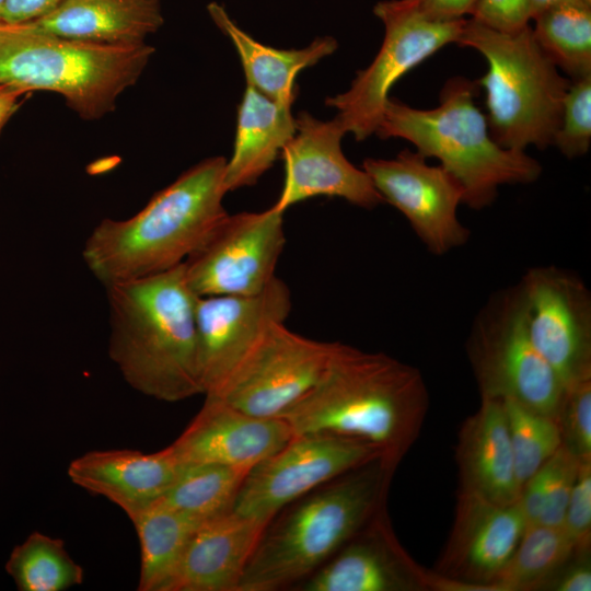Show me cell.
<instances>
[{
    "label": "cell",
    "instance_id": "17",
    "mask_svg": "<svg viewBox=\"0 0 591 591\" xmlns=\"http://www.w3.org/2000/svg\"><path fill=\"white\" fill-rule=\"evenodd\" d=\"M346 135L340 123L321 120L308 112L296 118V132L283 147L285 178L274 206H290L317 196L337 197L366 209L384 202L370 176L347 160L341 150Z\"/></svg>",
    "mask_w": 591,
    "mask_h": 591
},
{
    "label": "cell",
    "instance_id": "40",
    "mask_svg": "<svg viewBox=\"0 0 591 591\" xmlns=\"http://www.w3.org/2000/svg\"><path fill=\"white\" fill-rule=\"evenodd\" d=\"M23 90L0 84V131L7 120L15 113L21 105L23 96L26 95Z\"/></svg>",
    "mask_w": 591,
    "mask_h": 591
},
{
    "label": "cell",
    "instance_id": "19",
    "mask_svg": "<svg viewBox=\"0 0 591 591\" xmlns=\"http://www.w3.org/2000/svg\"><path fill=\"white\" fill-rule=\"evenodd\" d=\"M294 433L282 418H264L206 397L182 434L169 445L184 465L220 464L251 470L283 448Z\"/></svg>",
    "mask_w": 591,
    "mask_h": 591
},
{
    "label": "cell",
    "instance_id": "33",
    "mask_svg": "<svg viewBox=\"0 0 591 591\" xmlns=\"http://www.w3.org/2000/svg\"><path fill=\"white\" fill-rule=\"evenodd\" d=\"M556 421L561 445L579 460H591V378L565 387Z\"/></svg>",
    "mask_w": 591,
    "mask_h": 591
},
{
    "label": "cell",
    "instance_id": "16",
    "mask_svg": "<svg viewBox=\"0 0 591 591\" xmlns=\"http://www.w3.org/2000/svg\"><path fill=\"white\" fill-rule=\"evenodd\" d=\"M290 310L289 288L278 277L255 294L198 297L196 323L204 395L217 394L270 325L285 322Z\"/></svg>",
    "mask_w": 591,
    "mask_h": 591
},
{
    "label": "cell",
    "instance_id": "1",
    "mask_svg": "<svg viewBox=\"0 0 591 591\" xmlns=\"http://www.w3.org/2000/svg\"><path fill=\"white\" fill-rule=\"evenodd\" d=\"M428 408L429 393L417 368L336 341L321 379L279 418L294 436L369 443L397 466L417 440Z\"/></svg>",
    "mask_w": 591,
    "mask_h": 591
},
{
    "label": "cell",
    "instance_id": "11",
    "mask_svg": "<svg viewBox=\"0 0 591 591\" xmlns=\"http://www.w3.org/2000/svg\"><path fill=\"white\" fill-rule=\"evenodd\" d=\"M285 244L283 212L274 205L228 213L184 262L188 286L197 297L258 293L276 278Z\"/></svg>",
    "mask_w": 591,
    "mask_h": 591
},
{
    "label": "cell",
    "instance_id": "41",
    "mask_svg": "<svg viewBox=\"0 0 591 591\" xmlns=\"http://www.w3.org/2000/svg\"><path fill=\"white\" fill-rule=\"evenodd\" d=\"M563 3L590 4L591 0H528L530 16L533 19L541 12Z\"/></svg>",
    "mask_w": 591,
    "mask_h": 591
},
{
    "label": "cell",
    "instance_id": "6",
    "mask_svg": "<svg viewBox=\"0 0 591 591\" xmlns=\"http://www.w3.org/2000/svg\"><path fill=\"white\" fill-rule=\"evenodd\" d=\"M154 48L77 40L0 23V84L61 95L82 119L111 113L136 84Z\"/></svg>",
    "mask_w": 591,
    "mask_h": 591
},
{
    "label": "cell",
    "instance_id": "29",
    "mask_svg": "<svg viewBox=\"0 0 591 591\" xmlns=\"http://www.w3.org/2000/svg\"><path fill=\"white\" fill-rule=\"evenodd\" d=\"M533 35L548 59L572 80L591 74V5L563 3L536 16Z\"/></svg>",
    "mask_w": 591,
    "mask_h": 591
},
{
    "label": "cell",
    "instance_id": "39",
    "mask_svg": "<svg viewBox=\"0 0 591 591\" xmlns=\"http://www.w3.org/2000/svg\"><path fill=\"white\" fill-rule=\"evenodd\" d=\"M479 0H419L420 8L436 21H454L473 15Z\"/></svg>",
    "mask_w": 591,
    "mask_h": 591
},
{
    "label": "cell",
    "instance_id": "37",
    "mask_svg": "<svg viewBox=\"0 0 591 591\" xmlns=\"http://www.w3.org/2000/svg\"><path fill=\"white\" fill-rule=\"evenodd\" d=\"M575 561L565 565L546 587L555 591H590L591 567L588 555H576Z\"/></svg>",
    "mask_w": 591,
    "mask_h": 591
},
{
    "label": "cell",
    "instance_id": "30",
    "mask_svg": "<svg viewBox=\"0 0 591 591\" xmlns=\"http://www.w3.org/2000/svg\"><path fill=\"white\" fill-rule=\"evenodd\" d=\"M20 591H65L83 582L82 567L61 540L40 532L15 546L5 564Z\"/></svg>",
    "mask_w": 591,
    "mask_h": 591
},
{
    "label": "cell",
    "instance_id": "31",
    "mask_svg": "<svg viewBox=\"0 0 591 591\" xmlns=\"http://www.w3.org/2000/svg\"><path fill=\"white\" fill-rule=\"evenodd\" d=\"M513 453L515 474L522 485L561 445L557 421L513 399H501Z\"/></svg>",
    "mask_w": 591,
    "mask_h": 591
},
{
    "label": "cell",
    "instance_id": "25",
    "mask_svg": "<svg viewBox=\"0 0 591 591\" xmlns=\"http://www.w3.org/2000/svg\"><path fill=\"white\" fill-rule=\"evenodd\" d=\"M294 132L291 107L246 85L237 108L232 155L224 166L227 193L254 185L273 166Z\"/></svg>",
    "mask_w": 591,
    "mask_h": 591
},
{
    "label": "cell",
    "instance_id": "27",
    "mask_svg": "<svg viewBox=\"0 0 591 591\" xmlns=\"http://www.w3.org/2000/svg\"><path fill=\"white\" fill-rule=\"evenodd\" d=\"M576 555V545L563 525H529L511 558L496 578L495 591L546 587Z\"/></svg>",
    "mask_w": 591,
    "mask_h": 591
},
{
    "label": "cell",
    "instance_id": "35",
    "mask_svg": "<svg viewBox=\"0 0 591 591\" xmlns=\"http://www.w3.org/2000/svg\"><path fill=\"white\" fill-rule=\"evenodd\" d=\"M563 526L572 538L577 555H589L591 542V460H580Z\"/></svg>",
    "mask_w": 591,
    "mask_h": 591
},
{
    "label": "cell",
    "instance_id": "8",
    "mask_svg": "<svg viewBox=\"0 0 591 591\" xmlns=\"http://www.w3.org/2000/svg\"><path fill=\"white\" fill-rule=\"evenodd\" d=\"M466 350L480 397L513 399L557 419L565 387L531 339L520 282L490 296L473 323Z\"/></svg>",
    "mask_w": 591,
    "mask_h": 591
},
{
    "label": "cell",
    "instance_id": "42",
    "mask_svg": "<svg viewBox=\"0 0 591 591\" xmlns=\"http://www.w3.org/2000/svg\"><path fill=\"white\" fill-rule=\"evenodd\" d=\"M5 2H7V0H0V22H1V19H2Z\"/></svg>",
    "mask_w": 591,
    "mask_h": 591
},
{
    "label": "cell",
    "instance_id": "4",
    "mask_svg": "<svg viewBox=\"0 0 591 591\" xmlns=\"http://www.w3.org/2000/svg\"><path fill=\"white\" fill-rule=\"evenodd\" d=\"M395 468L374 459L279 511L265 525L237 591L286 589L313 573L385 507Z\"/></svg>",
    "mask_w": 591,
    "mask_h": 591
},
{
    "label": "cell",
    "instance_id": "43",
    "mask_svg": "<svg viewBox=\"0 0 591 591\" xmlns=\"http://www.w3.org/2000/svg\"><path fill=\"white\" fill-rule=\"evenodd\" d=\"M1 132V131H0Z\"/></svg>",
    "mask_w": 591,
    "mask_h": 591
},
{
    "label": "cell",
    "instance_id": "10",
    "mask_svg": "<svg viewBox=\"0 0 591 591\" xmlns=\"http://www.w3.org/2000/svg\"><path fill=\"white\" fill-rule=\"evenodd\" d=\"M379 450L333 434L294 436L246 474L232 511L267 524L288 505L326 482L374 459Z\"/></svg>",
    "mask_w": 591,
    "mask_h": 591
},
{
    "label": "cell",
    "instance_id": "15",
    "mask_svg": "<svg viewBox=\"0 0 591 591\" xmlns=\"http://www.w3.org/2000/svg\"><path fill=\"white\" fill-rule=\"evenodd\" d=\"M531 339L564 387L591 378V297L584 282L555 266L529 269L520 280Z\"/></svg>",
    "mask_w": 591,
    "mask_h": 591
},
{
    "label": "cell",
    "instance_id": "9",
    "mask_svg": "<svg viewBox=\"0 0 591 591\" xmlns=\"http://www.w3.org/2000/svg\"><path fill=\"white\" fill-rule=\"evenodd\" d=\"M373 13L384 25L376 56L357 72L347 91L325 101L337 109L335 118L346 134L358 141L375 134L392 86L443 46L456 43L466 23L465 19L432 20L419 0H383Z\"/></svg>",
    "mask_w": 591,
    "mask_h": 591
},
{
    "label": "cell",
    "instance_id": "36",
    "mask_svg": "<svg viewBox=\"0 0 591 591\" xmlns=\"http://www.w3.org/2000/svg\"><path fill=\"white\" fill-rule=\"evenodd\" d=\"M472 19L491 28L515 33L531 20L528 0H479Z\"/></svg>",
    "mask_w": 591,
    "mask_h": 591
},
{
    "label": "cell",
    "instance_id": "24",
    "mask_svg": "<svg viewBox=\"0 0 591 591\" xmlns=\"http://www.w3.org/2000/svg\"><path fill=\"white\" fill-rule=\"evenodd\" d=\"M207 10L213 23L235 47L246 85L287 107H291L297 99L298 74L332 55L338 47L335 38L323 36L300 49L274 48L244 32L223 5L211 2Z\"/></svg>",
    "mask_w": 591,
    "mask_h": 591
},
{
    "label": "cell",
    "instance_id": "34",
    "mask_svg": "<svg viewBox=\"0 0 591 591\" xmlns=\"http://www.w3.org/2000/svg\"><path fill=\"white\" fill-rule=\"evenodd\" d=\"M580 460L564 445L547 460L548 479L544 507L536 524L563 525Z\"/></svg>",
    "mask_w": 591,
    "mask_h": 591
},
{
    "label": "cell",
    "instance_id": "22",
    "mask_svg": "<svg viewBox=\"0 0 591 591\" xmlns=\"http://www.w3.org/2000/svg\"><path fill=\"white\" fill-rule=\"evenodd\" d=\"M460 490L499 505L518 501L508 424L501 399L482 397L478 409L463 422L456 445Z\"/></svg>",
    "mask_w": 591,
    "mask_h": 591
},
{
    "label": "cell",
    "instance_id": "28",
    "mask_svg": "<svg viewBox=\"0 0 591 591\" xmlns=\"http://www.w3.org/2000/svg\"><path fill=\"white\" fill-rule=\"evenodd\" d=\"M248 471L220 464L185 465L176 482L159 500L204 523L232 511Z\"/></svg>",
    "mask_w": 591,
    "mask_h": 591
},
{
    "label": "cell",
    "instance_id": "2",
    "mask_svg": "<svg viewBox=\"0 0 591 591\" xmlns=\"http://www.w3.org/2000/svg\"><path fill=\"white\" fill-rule=\"evenodd\" d=\"M106 288L108 355L126 382L164 402L204 394L196 323L197 296L184 263Z\"/></svg>",
    "mask_w": 591,
    "mask_h": 591
},
{
    "label": "cell",
    "instance_id": "26",
    "mask_svg": "<svg viewBox=\"0 0 591 591\" xmlns=\"http://www.w3.org/2000/svg\"><path fill=\"white\" fill-rule=\"evenodd\" d=\"M140 543L139 591H165L195 530L202 523L157 500L130 518Z\"/></svg>",
    "mask_w": 591,
    "mask_h": 591
},
{
    "label": "cell",
    "instance_id": "18",
    "mask_svg": "<svg viewBox=\"0 0 591 591\" xmlns=\"http://www.w3.org/2000/svg\"><path fill=\"white\" fill-rule=\"evenodd\" d=\"M429 572L398 543L383 507L325 564L296 584L299 591H416Z\"/></svg>",
    "mask_w": 591,
    "mask_h": 591
},
{
    "label": "cell",
    "instance_id": "12",
    "mask_svg": "<svg viewBox=\"0 0 591 591\" xmlns=\"http://www.w3.org/2000/svg\"><path fill=\"white\" fill-rule=\"evenodd\" d=\"M336 341H320L274 323L215 395L253 416L279 418L321 379Z\"/></svg>",
    "mask_w": 591,
    "mask_h": 591
},
{
    "label": "cell",
    "instance_id": "20",
    "mask_svg": "<svg viewBox=\"0 0 591 591\" xmlns=\"http://www.w3.org/2000/svg\"><path fill=\"white\" fill-rule=\"evenodd\" d=\"M184 466L170 447L154 453L97 450L71 461L68 476L77 486L118 506L130 519L162 498Z\"/></svg>",
    "mask_w": 591,
    "mask_h": 591
},
{
    "label": "cell",
    "instance_id": "23",
    "mask_svg": "<svg viewBox=\"0 0 591 591\" xmlns=\"http://www.w3.org/2000/svg\"><path fill=\"white\" fill-rule=\"evenodd\" d=\"M161 0H65L49 14L23 23L36 32L111 45H136L163 24Z\"/></svg>",
    "mask_w": 591,
    "mask_h": 591
},
{
    "label": "cell",
    "instance_id": "7",
    "mask_svg": "<svg viewBox=\"0 0 591 591\" xmlns=\"http://www.w3.org/2000/svg\"><path fill=\"white\" fill-rule=\"evenodd\" d=\"M456 43L477 50L487 61V72L476 83L486 92L493 139L517 151L553 144L571 82L540 48L532 28L507 33L471 19Z\"/></svg>",
    "mask_w": 591,
    "mask_h": 591
},
{
    "label": "cell",
    "instance_id": "32",
    "mask_svg": "<svg viewBox=\"0 0 591 591\" xmlns=\"http://www.w3.org/2000/svg\"><path fill=\"white\" fill-rule=\"evenodd\" d=\"M568 159L584 155L591 144V74L572 80L564 99L554 143Z\"/></svg>",
    "mask_w": 591,
    "mask_h": 591
},
{
    "label": "cell",
    "instance_id": "13",
    "mask_svg": "<svg viewBox=\"0 0 591 591\" xmlns=\"http://www.w3.org/2000/svg\"><path fill=\"white\" fill-rule=\"evenodd\" d=\"M362 170L430 253L444 255L467 242L470 231L457 217L464 192L443 166L430 165L419 152L404 149L394 159L368 158Z\"/></svg>",
    "mask_w": 591,
    "mask_h": 591
},
{
    "label": "cell",
    "instance_id": "21",
    "mask_svg": "<svg viewBox=\"0 0 591 591\" xmlns=\"http://www.w3.org/2000/svg\"><path fill=\"white\" fill-rule=\"evenodd\" d=\"M266 524L230 511L190 536L165 591H237Z\"/></svg>",
    "mask_w": 591,
    "mask_h": 591
},
{
    "label": "cell",
    "instance_id": "38",
    "mask_svg": "<svg viewBox=\"0 0 591 591\" xmlns=\"http://www.w3.org/2000/svg\"><path fill=\"white\" fill-rule=\"evenodd\" d=\"M65 0H7L0 23L23 24L40 19Z\"/></svg>",
    "mask_w": 591,
    "mask_h": 591
},
{
    "label": "cell",
    "instance_id": "3",
    "mask_svg": "<svg viewBox=\"0 0 591 591\" xmlns=\"http://www.w3.org/2000/svg\"><path fill=\"white\" fill-rule=\"evenodd\" d=\"M223 157L208 158L158 192L135 216L104 219L82 256L105 287L172 269L184 263L228 215L222 200Z\"/></svg>",
    "mask_w": 591,
    "mask_h": 591
},
{
    "label": "cell",
    "instance_id": "5",
    "mask_svg": "<svg viewBox=\"0 0 591 591\" xmlns=\"http://www.w3.org/2000/svg\"><path fill=\"white\" fill-rule=\"evenodd\" d=\"M477 83L450 78L439 105L419 109L389 97L375 134L412 142L425 158H436L461 184L463 204L483 209L493 204L498 189L508 184L535 182L541 164L525 153L500 147L490 136L486 116L475 105Z\"/></svg>",
    "mask_w": 591,
    "mask_h": 591
},
{
    "label": "cell",
    "instance_id": "14",
    "mask_svg": "<svg viewBox=\"0 0 591 591\" xmlns=\"http://www.w3.org/2000/svg\"><path fill=\"white\" fill-rule=\"evenodd\" d=\"M526 528L519 505H499L459 490L454 522L432 571L439 590L495 591L494 582Z\"/></svg>",
    "mask_w": 591,
    "mask_h": 591
}]
</instances>
